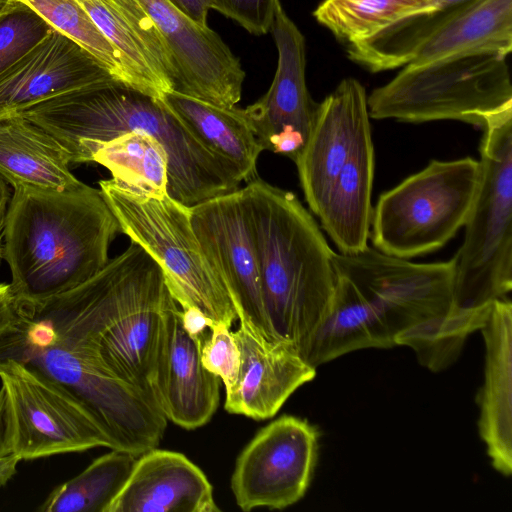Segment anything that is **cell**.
<instances>
[{
	"label": "cell",
	"instance_id": "1f68e13d",
	"mask_svg": "<svg viewBox=\"0 0 512 512\" xmlns=\"http://www.w3.org/2000/svg\"><path fill=\"white\" fill-rule=\"evenodd\" d=\"M19 458L12 447V430L8 402L4 389H0V487L17 472Z\"/></svg>",
	"mask_w": 512,
	"mask_h": 512
},
{
	"label": "cell",
	"instance_id": "d4e9b609",
	"mask_svg": "<svg viewBox=\"0 0 512 512\" xmlns=\"http://www.w3.org/2000/svg\"><path fill=\"white\" fill-rule=\"evenodd\" d=\"M96 162L106 167L112 179L147 195L167 193L168 157L163 145L141 132L122 133L107 141L84 145L77 163Z\"/></svg>",
	"mask_w": 512,
	"mask_h": 512
},
{
	"label": "cell",
	"instance_id": "ffe728a7",
	"mask_svg": "<svg viewBox=\"0 0 512 512\" xmlns=\"http://www.w3.org/2000/svg\"><path fill=\"white\" fill-rule=\"evenodd\" d=\"M204 472L185 455L150 449L139 455L106 512H218Z\"/></svg>",
	"mask_w": 512,
	"mask_h": 512
},
{
	"label": "cell",
	"instance_id": "7a4b0ae2",
	"mask_svg": "<svg viewBox=\"0 0 512 512\" xmlns=\"http://www.w3.org/2000/svg\"><path fill=\"white\" fill-rule=\"evenodd\" d=\"M336 285L328 316L303 359L311 366L366 348H391L404 331L445 316L454 261L414 263L368 246L333 254Z\"/></svg>",
	"mask_w": 512,
	"mask_h": 512
},
{
	"label": "cell",
	"instance_id": "6da1fadb",
	"mask_svg": "<svg viewBox=\"0 0 512 512\" xmlns=\"http://www.w3.org/2000/svg\"><path fill=\"white\" fill-rule=\"evenodd\" d=\"M17 114L54 137L72 163L88 143L130 131L155 137L168 157L167 193L188 207L234 191L242 182L161 99L119 81L61 93Z\"/></svg>",
	"mask_w": 512,
	"mask_h": 512
},
{
	"label": "cell",
	"instance_id": "e575fe53",
	"mask_svg": "<svg viewBox=\"0 0 512 512\" xmlns=\"http://www.w3.org/2000/svg\"><path fill=\"white\" fill-rule=\"evenodd\" d=\"M10 197V190L7 187V182L0 177V260L2 259L4 219Z\"/></svg>",
	"mask_w": 512,
	"mask_h": 512
},
{
	"label": "cell",
	"instance_id": "4fadbf2b",
	"mask_svg": "<svg viewBox=\"0 0 512 512\" xmlns=\"http://www.w3.org/2000/svg\"><path fill=\"white\" fill-rule=\"evenodd\" d=\"M190 221L204 254L231 298L240 324L257 336L275 341L264 309L244 189L191 206Z\"/></svg>",
	"mask_w": 512,
	"mask_h": 512
},
{
	"label": "cell",
	"instance_id": "8d00e7d4",
	"mask_svg": "<svg viewBox=\"0 0 512 512\" xmlns=\"http://www.w3.org/2000/svg\"><path fill=\"white\" fill-rule=\"evenodd\" d=\"M20 3L18 0H0V16L13 11Z\"/></svg>",
	"mask_w": 512,
	"mask_h": 512
},
{
	"label": "cell",
	"instance_id": "9c48e42d",
	"mask_svg": "<svg viewBox=\"0 0 512 512\" xmlns=\"http://www.w3.org/2000/svg\"><path fill=\"white\" fill-rule=\"evenodd\" d=\"M121 232L160 266L181 310L197 309L231 328L238 316L218 273L204 254L190 221V207L168 194L139 193L114 179L99 182Z\"/></svg>",
	"mask_w": 512,
	"mask_h": 512
},
{
	"label": "cell",
	"instance_id": "836d02e7",
	"mask_svg": "<svg viewBox=\"0 0 512 512\" xmlns=\"http://www.w3.org/2000/svg\"><path fill=\"white\" fill-rule=\"evenodd\" d=\"M176 9L200 25H207L210 0H167Z\"/></svg>",
	"mask_w": 512,
	"mask_h": 512
},
{
	"label": "cell",
	"instance_id": "5bb4252c",
	"mask_svg": "<svg viewBox=\"0 0 512 512\" xmlns=\"http://www.w3.org/2000/svg\"><path fill=\"white\" fill-rule=\"evenodd\" d=\"M270 31L278 52L276 72L268 91L244 113L263 150L295 161L310 137L319 103L306 84L305 38L280 1Z\"/></svg>",
	"mask_w": 512,
	"mask_h": 512
},
{
	"label": "cell",
	"instance_id": "3957f363",
	"mask_svg": "<svg viewBox=\"0 0 512 512\" xmlns=\"http://www.w3.org/2000/svg\"><path fill=\"white\" fill-rule=\"evenodd\" d=\"M119 223L100 189L18 186L3 226L2 259L11 271L19 305H33L66 292L108 263Z\"/></svg>",
	"mask_w": 512,
	"mask_h": 512
},
{
	"label": "cell",
	"instance_id": "d590c367",
	"mask_svg": "<svg viewBox=\"0 0 512 512\" xmlns=\"http://www.w3.org/2000/svg\"><path fill=\"white\" fill-rule=\"evenodd\" d=\"M472 0H435L434 6L443 8H457L466 5Z\"/></svg>",
	"mask_w": 512,
	"mask_h": 512
},
{
	"label": "cell",
	"instance_id": "4dcf8cb0",
	"mask_svg": "<svg viewBox=\"0 0 512 512\" xmlns=\"http://www.w3.org/2000/svg\"><path fill=\"white\" fill-rule=\"evenodd\" d=\"M280 0H210L211 9L236 21L249 33L263 35L271 30Z\"/></svg>",
	"mask_w": 512,
	"mask_h": 512
},
{
	"label": "cell",
	"instance_id": "f546056e",
	"mask_svg": "<svg viewBox=\"0 0 512 512\" xmlns=\"http://www.w3.org/2000/svg\"><path fill=\"white\" fill-rule=\"evenodd\" d=\"M200 358L203 366L219 377L229 392L238 377L240 352L233 332L227 325L212 321L200 347Z\"/></svg>",
	"mask_w": 512,
	"mask_h": 512
},
{
	"label": "cell",
	"instance_id": "ac0fdd59",
	"mask_svg": "<svg viewBox=\"0 0 512 512\" xmlns=\"http://www.w3.org/2000/svg\"><path fill=\"white\" fill-rule=\"evenodd\" d=\"M233 336L240 367L233 388L225 393L228 413L255 420L272 418L299 387L314 379L316 368L291 345L257 336L243 324Z\"/></svg>",
	"mask_w": 512,
	"mask_h": 512
},
{
	"label": "cell",
	"instance_id": "83f0119b",
	"mask_svg": "<svg viewBox=\"0 0 512 512\" xmlns=\"http://www.w3.org/2000/svg\"><path fill=\"white\" fill-rule=\"evenodd\" d=\"M98 59L119 82L129 81L120 57L77 0H18ZM131 87V86H130Z\"/></svg>",
	"mask_w": 512,
	"mask_h": 512
},
{
	"label": "cell",
	"instance_id": "cb8c5ba5",
	"mask_svg": "<svg viewBox=\"0 0 512 512\" xmlns=\"http://www.w3.org/2000/svg\"><path fill=\"white\" fill-rule=\"evenodd\" d=\"M512 50V0H472L418 49L408 64L468 51Z\"/></svg>",
	"mask_w": 512,
	"mask_h": 512
},
{
	"label": "cell",
	"instance_id": "30bf717a",
	"mask_svg": "<svg viewBox=\"0 0 512 512\" xmlns=\"http://www.w3.org/2000/svg\"><path fill=\"white\" fill-rule=\"evenodd\" d=\"M480 162L471 157L432 160L382 193L373 208V247L409 259L443 247L464 227L473 205Z\"/></svg>",
	"mask_w": 512,
	"mask_h": 512
},
{
	"label": "cell",
	"instance_id": "d6a6232c",
	"mask_svg": "<svg viewBox=\"0 0 512 512\" xmlns=\"http://www.w3.org/2000/svg\"><path fill=\"white\" fill-rule=\"evenodd\" d=\"M19 314V305L10 283H0V336L11 328Z\"/></svg>",
	"mask_w": 512,
	"mask_h": 512
},
{
	"label": "cell",
	"instance_id": "e0dca14e",
	"mask_svg": "<svg viewBox=\"0 0 512 512\" xmlns=\"http://www.w3.org/2000/svg\"><path fill=\"white\" fill-rule=\"evenodd\" d=\"M112 81L117 80L98 59L53 29L0 73V117L61 93Z\"/></svg>",
	"mask_w": 512,
	"mask_h": 512
},
{
	"label": "cell",
	"instance_id": "d6986e66",
	"mask_svg": "<svg viewBox=\"0 0 512 512\" xmlns=\"http://www.w3.org/2000/svg\"><path fill=\"white\" fill-rule=\"evenodd\" d=\"M117 51L129 85L161 99L176 85L172 58L139 0H77Z\"/></svg>",
	"mask_w": 512,
	"mask_h": 512
},
{
	"label": "cell",
	"instance_id": "4316f807",
	"mask_svg": "<svg viewBox=\"0 0 512 512\" xmlns=\"http://www.w3.org/2000/svg\"><path fill=\"white\" fill-rule=\"evenodd\" d=\"M434 4L435 0H323L313 16L339 42L348 46Z\"/></svg>",
	"mask_w": 512,
	"mask_h": 512
},
{
	"label": "cell",
	"instance_id": "2e32d148",
	"mask_svg": "<svg viewBox=\"0 0 512 512\" xmlns=\"http://www.w3.org/2000/svg\"><path fill=\"white\" fill-rule=\"evenodd\" d=\"M202 341L185 329L181 308L172 297L160 321L152 389L167 421L188 430L208 423L219 405L221 380L201 362Z\"/></svg>",
	"mask_w": 512,
	"mask_h": 512
},
{
	"label": "cell",
	"instance_id": "52a82bcc",
	"mask_svg": "<svg viewBox=\"0 0 512 512\" xmlns=\"http://www.w3.org/2000/svg\"><path fill=\"white\" fill-rule=\"evenodd\" d=\"M310 211L339 253L368 247L374 146L365 87L342 79L319 103L310 137L294 161Z\"/></svg>",
	"mask_w": 512,
	"mask_h": 512
},
{
	"label": "cell",
	"instance_id": "7c38bea8",
	"mask_svg": "<svg viewBox=\"0 0 512 512\" xmlns=\"http://www.w3.org/2000/svg\"><path fill=\"white\" fill-rule=\"evenodd\" d=\"M319 432L283 415L263 427L239 454L231 490L243 511L284 509L305 495L316 466Z\"/></svg>",
	"mask_w": 512,
	"mask_h": 512
},
{
	"label": "cell",
	"instance_id": "44dd1931",
	"mask_svg": "<svg viewBox=\"0 0 512 512\" xmlns=\"http://www.w3.org/2000/svg\"><path fill=\"white\" fill-rule=\"evenodd\" d=\"M480 330L485 369L477 396L479 434L493 468L508 477L512 473V304L507 297L493 302Z\"/></svg>",
	"mask_w": 512,
	"mask_h": 512
},
{
	"label": "cell",
	"instance_id": "9a60e30c",
	"mask_svg": "<svg viewBox=\"0 0 512 512\" xmlns=\"http://www.w3.org/2000/svg\"><path fill=\"white\" fill-rule=\"evenodd\" d=\"M161 34L176 71L173 91L231 108L240 101L245 72L222 38L167 0H139Z\"/></svg>",
	"mask_w": 512,
	"mask_h": 512
},
{
	"label": "cell",
	"instance_id": "484cf974",
	"mask_svg": "<svg viewBox=\"0 0 512 512\" xmlns=\"http://www.w3.org/2000/svg\"><path fill=\"white\" fill-rule=\"evenodd\" d=\"M136 458L128 452L111 449L54 488L38 511L106 512L128 479Z\"/></svg>",
	"mask_w": 512,
	"mask_h": 512
},
{
	"label": "cell",
	"instance_id": "603a6c76",
	"mask_svg": "<svg viewBox=\"0 0 512 512\" xmlns=\"http://www.w3.org/2000/svg\"><path fill=\"white\" fill-rule=\"evenodd\" d=\"M162 102L213 154L229 164L242 181L257 177L256 163L263 151L244 109L221 107L177 91L163 95Z\"/></svg>",
	"mask_w": 512,
	"mask_h": 512
},
{
	"label": "cell",
	"instance_id": "277c9868",
	"mask_svg": "<svg viewBox=\"0 0 512 512\" xmlns=\"http://www.w3.org/2000/svg\"><path fill=\"white\" fill-rule=\"evenodd\" d=\"M243 189L270 330L302 356L331 309L334 251L294 193L258 177Z\"/></svg>",
	"mask_w": 512,
	"mask_h": 512
},
{
	"label": "cell",
	"instance_id": "7402d4cb",
	"mask_svg": "<svg viewBox=\"0 0 512 512\" xmlns=\"http://www.w3.org/2000/svg\"><path fill=\"white\" fill-rule=\"evenodd\" d=\"M69 153L49 133L20 114L0 117V177L13 188L69 190L81 186Z\"/></svg>",
	"mask_w": 512,
	"mask_h": 512
},
{
	"label": "cell",
	"instance_id": "5b68a950",
	"mask_svg": "<svg viewBox=\"0 0 512 512\" xmlns=\"http://www.w3.org/2000/svg\"><path fill=\"white\" fill-rule=\"evenodd\" d=\"M480 179L454 261L453 303L427 324L423 341L443 359L459 357L466 339L480 330L495 300L512 289V111L483 129Z\"/></svg>",
	"mask_w": 512,
	"mask_h": 512
},
{
	"label": "cell",
	"instance_id": "8fae6325",
	"mask_svg": "<svg viewBox=\"0 0 512 512\" xmlns=\"http://www.w3.org/2000/svg\"><path fill=\"white\" fill-rule=\"evenodd\" d=\"M12 430L19 460L81 452L114 443L92 412L68 390L27 365L0 360Z\"/></svg>",
	"mask_w": 512,
	"mask_h": 512
},
{
	"label": "cell",
	"instance_id": "f1b7e54d",
	"mask_svg": "<svg viewBox=\"0 0 512 512\" xmlns=\"http://www.w3.org/2000/svg\"><path fill=\"white\" fill-rule=\"evenodd\" d=\"M54 28L22 2L0 16V73L44 39Z\"/></svg>",
	"mask_w": 512,
	"mask_h": 512
},
{
	"label": "cell",
	"instance_id": "ba28073f",
	"mask_svg": "<svg viewBox=\"0 0 512 512\" xmlns=\"http://www.w3.org/2000/svg\"><path fill=\"white\" fill-rule=\"evenodd\" d=\"M508 55L468 51L407 64L367 95L370 118L409 123L461 121L483 129L512 111Z\"/></svg>",
	"mask_w": 512,
	"mask_h": 512
},
{
	"label": "cell",
	"instance_id": "8992f818",
	"mask_svg": "<svg viewBox=\"0 0 512 512\" xmlns=\"http://www.w3.org/2000/svg\"><path fill=\"white\" fill-rule=\"evenodd\" d=\"M19 305V304H18ZM14 359L58 383L97 418L114 450L136 457L156 448L167 419L147 397L114 377L77 326L48 301L19 305L0 336V360Z\"/></svg>",
	"mask_w": 512,
	"mask_h": 512
}]
</instances>
